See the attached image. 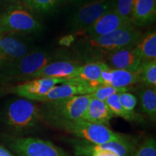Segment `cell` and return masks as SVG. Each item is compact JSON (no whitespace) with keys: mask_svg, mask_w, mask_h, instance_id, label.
<instances>
[{"mask_svg":"<svg viewBox=\"0 0 156 156\" xmlns=\"http://www.w3.org/2000/svg\"><path fill=\"white\" fill-rule=\"evenodd\" d=\"M132 156H156V142L153 137L147 138L140 144Z\"/></svg>","mask_w":156,"mask_h":156,"instance_id":"cell-26","label":"cell"},{"mask_svg":"<svg viewBox=\"0 0 156 156\" xmlns=\"http://www.w3.org/2000/svg\"><path fill=\"white\" fill-rule=\"evenodd\" d=\"M75 80H64L57 78H37L20 83L8 88V93H13L22 98L36 102L37 99L48 92L55 85L73 82Z\"/></svg>","mask_w":156,"mask_h":156,"instance_id":"cell-10","label":"cell"},{"mask_svg":"<svg viewBox=\"0 0 156 156\" xmlns=\"http://www.w3.org/2000/svg\"><path fill=\"white\" fill-rule=\"evenodd\" d=\"M119 102L123 108L130 114H135L134 108L137 104V98L132 93L124 92L119 94Z\"/></svg>","mask_w":156,"mask_h":156,"instance_id":"cell-27","label":"cell"},{"mask_svg":"<svg viewBox=\"0 0 156 156\" xmlns=\"http://www.w3.org/2000/svg\"><path fill=\"white\" fill-rule=\"evenodd\" d=\"M91 1L93 0H58V4H80Z\"/></svg>","mask_w":156,"mask_h":156,"instance_id":"cell-30","label":"cell"},{"mask_svg":"<svg viewBox=\"0 0 156 156\" xmlns=\"http://www.w3.org/2000/svg\"><path fill=\"white\" fill-rule=\"evenodd\" d=\"M64 131L93 145H102L112 141L127 139L129 136L112 131L108 126L80 119L68 124Z\"/></svg>","mask_w":156,"mask_h":156,"instance_id":"cell-6","label":"cell"},{"mask_svg":"<svg viewBox=\"0 0 156 156\" xmlns=\"http://www.w3.org/2000/svg\"><path fill=\"white\" fill-rule=\"evenodd\" d=\"M0 1H1V0H0Z\"/></svg>","mask_w":156,"mask_h":156,"instance_id":"cell-33","label":"cell"},{"mask_svg":"<svg viewBox=\"0 0 156 156\" xmlns=\"http://www.w3.org/2000/svg\"><path fill=\"white\" fill-rule=\"evenodd\" d=\"M95 90V88L87 84L74 80L69 83L55 85L46 94L38 98L36 102L44 103L58 100V99L67 98L76 95H89L91 94Z\"/></svg>","mask_w":156,"mask_h":156,"instance_id":"cell-13","label":"cell"},{"mask_svg":"<svg viewBox=\"0 0 156 156\" xmlns=\"http://www.w3.org/2000/svg\"><path fill=\"white\" fill-rule=\"evenodd\" d=\"M142 37L141 31L133 25L102 36L87 38L85 46L87 50L93 54L107 56L122 48L135 46Z\"/></svg>","mask_w":156,"mask_h":156,"instance_id":"cell-4","label":"cell"},{"mask_svg":"<svg viewBox=\"0 0 156 156\" xmlns=\"http://www.w3.org/2000/svg\"><path fill=\"white\" fill-rule=\"evenodd\" d=\"M129 90V87H116L111 85H100L90 95L94 98L105 101L112 95L128 92Z\"/></svg>","mask_w":156,"mask_h":156,"instance_id":"cell-25","label":"cell"},{"mask_svg":"<svg viewBox=\"0 0 156 156\" xmlns=\"http://www.w3.org/2000/svg\"><path fill=\"white\" fill-rule=\"evenodd\" d=\"M134 47L135 46L122 48L108 54L106 64L112 69L138 71L143 62L136 54Z\"/></svg>","mask_w":156,"mask_h":156,"instance_id":"cell-14","label":"cell"},{"mask_svg":"<svg viewBox=\"0 0 156 156\" xmlns=\"http://www.w3.org/2000/svg\"><path fill=\"white\" fill-rule=\"evenodd\" d=\"M135 51L142 62L156 59V33L155 30L142 36L135 45Z\"/></svg>","mask_w":156,"mask_h":156,"instance_id":"cell-19","label":"cell"},{"mask_svg":"<svg viewBox=\"0 0 156 156\" xmlns=\"http://www.w3.org/2000/svg\"><path fill=\"white\" fill-rule=\"evenodd\" d=\"M134 2V0H115L114 10L122 17L131 19Z\"/></svg>","mask_w":156,"mask_h":156,"instance_id":"cell-28","label":"cell"},{"mask_svg":"<svg viewBox=\"0 0 156 156\" xmlns=\"http://www.w3.org/2000/svg\"><path fill=\"white\" fill-rule=\"evenodd\" d=\"M133 25L131 19L122 17L113 9L103 15L92 25L79 33L85 36V38H90Z\"/></svg>","mask_w":156,"mask_h":156,"instance_id":"cell-11","label":"cell"},{"mask_svg":"<svg viewBox=\"0 0 156 156\" xmlns=\"http://www.w3.org/2000/svg\"><path fill=\"white\" fill-rule=\"evenodd\" d=\"M3 36V35L2 34H1V33H0V39H1L2 38V37Z\"/></svg>","mask_w":156,"mask_h":156,"instance_id":"cell-32","label":"cell"},{"mask_svg":"<svg viewBox=\"0 0 156 156\" xmlns=\"http://www.w3.org/2000/svg\"><path fill=\"white\" fill-rule=\"evenodd\" d=\"M109 67L103 62H92L82 64L75 73L74 80L85 83L93 88L100 86V78L102 72Z\"/></svg>","mask_w":156,"mask_h":156,"instance_id":"cell-18","label":"cell"},{"mask_svg":"<svg viewBox=\"0 0 156 156\" xmlns=\"http://www.w3.org/2000/svg\"><path fill=\"white\" fill-rule=\"evenodd\" d=\"M115 8V0H93L84 4L69 19V27L79 33L92 25L98 19Z\"/></svg>","mask_w":156,"mask_h":156,"instance_id":"cell-8","label":"cell"},{"mask_svg":"<svg viewBox=\"0 0 156 156\" xmlns=\"http://www.w3.org/2000/svg\"><path fill=\"white\" fill-rule=\"evenodd\" d=\"M90 98L89 94L42 103L39 106L41 120L63 129L68 124L82 119Z\"/></svg>","mask_w":156,"mask_h":156,"instance_id":"cell-1","label":"cell"},{"mask_svg":"<svg viewBox=\"0 0 156 156\" xmlns=\"http://www.w3.org/2000/svg\"><path fill=\"white\" fill-rule=\"evenodd\" d=\"M0 156H15L7 148L0 145Z\"/></svg>","mask_w":156,"mask_h":156,"instance_id":"cell-31","label":"cell"},{"mask_svg":"<svg viewBox=\"0 0 156 156\" xmlns=\"http://www.w3.org/2000/svg\"><path fill=\"white\" fill-rule=\"evenodd\" d=\"M3 120L15 134H25L37 127L41 121L39 106L28 99H14L6 106Z\"/></svg>","mask_w":156,"mask_h":156,"instance_id":"cell-2","label":"cell"},{"mask_svg":"<svg viewBox=\"0 0 156 156\" xmlns=\"http://www.w3.org/2000/svg\"><path fill=\"white\" fill-rule=\"evenodd\" d=\"M5 141L18 156H69L52 142L39 138L7 136Z\"/></svg>","mask_w":156,"mask_h":156,"instance_id":"cell-7","label":"cell"},{"mask_svg":"<svg viewBox=\"0 0 156 156\" xmlns=\"http://www.w3.org/2000/svg\"><path fill=\"white\" fill-rule=\"evenodd\" d=\"M31 45L20 35H4L0 39V69L32 51Z\"/></svg>","mask_w":156,"mask_h":156,"instance_id":"cell-9","label":"cell"},{"mask_svg":"<svg viewBox=\"0 0 156 156\" xmlns=\"http://www.w3.org/2000/svg\"><path fill=\"white\" fill-rule=\"evenodd\" d=\"M75 41V36L74 34H69L67 36H64L62 37L58 40V44L61 46H64V47H69L73 44Z\"/></svg>","mask_w":156,"mask_h":156,"instance_id":"cell-29","label":"cell"},{"mask_svg":"<svg viewBox=\"0 0 156 156\" xmlns=\"http://www.w3.org/2000/svg\"><path fill=\"white\" fill-rule=\"evenodd\" d=\"M140 83L145 87L156 88V59L143 62L139 68Z\"/></svg>","mask_w":156,"mask_h":156,"instance_id":"cell-22","label":"cell"},{"mask_svg":"<svg viewBox=\"0 0 156 156\" xmlns=\"http://www.w3.org/2000/svg\"><path fill=\"white\" fill-rule=\"evenodd\" d=\"M59 56L46 51L33 50L15 63L0 69V84L28 81L33 74Z\"/></svg>","mask_w":156,"mask_h":156,"instance_id":"cell-3","label":"cell"},{"mask_svg":"<svg viewBox=\"0 0 156 156\" xmlns=\"http://www.w3.org/2000/svg\"><path fill=\"white\" fill-rule=\"evenodd\" d=\"M25 5L38 13H47L55 8L58 0H23Z\"/></svg>","mask_w":156,"mask_h":156,"instance_id":"cell-24","label":"cell"},{"mask_svg":"<svg viewBox=\"0 0 156 156\" xmlns=\"http://www.w3.org/2000/svg\"><path fill=\"white\" fill-rule=\"evenodd\" d=\"M73 147L77 156H119L113 152L96 149L92 144L83 140L73 141Z\"/></svg>","mask_w":156,"mask_h":156,"instance_id":"cell-21","label":"cell"},{"mask_svg":"<svg viewBox=\"0 0 156 156\" xmlns=\"http://www.w3.org/2000/svg\"><path fill=\"white\" fill-rule=\"evenodd\" d=\"M105 103L108 106L111 112L114 114V116H116L124 119L128 122H139L141 121L140 116L138 114H132L126 112L123 108L121 105L119 99V94L112 95L105 101Z\"/></svg>","mask_w":156,"mask_h":156,"instance_id":"cell-23","label":"cell"},{"mask_svg":"<svg viewBox=\"0 0 156 156\" xmlns=\"http://www.w3.org/2000/svg\"><path fill=\"white\" fill-rule=\"evenodd\" d=\"M140 109L153 122L156 121V88L145 87L138 92Z\"/></svg>","mask_w":156,"mask_h":156,"instance_id":"cell-20","label":"cell"},{"mask_svg":"<svg viewBox=\"0 0 156 156\" xmlns=\"http://www.w3.org/2000/svg\"><path fill=\"white\" fill-rule=\"evenodd\" d=\"M81 65V62L78 61L60 60L52 62L33 74L28 80L44 77L74 80L76 72Z\"/></svg>","mask_w":156,"mask_h":156,"instance_id":"cell-12","label":"cell"},{"mask_svg":"<svg viewBox=\"0 0 156 156\" xmlns=\"http://www.w3.org/2000/svg\"><path fill=\"white\" fill-rule=\"evenodd\" d=\"M139 83H140L139 70L131 72L108 67L102 72L100 78L101 85H111L116 87H128Z\"/></svg>","mask_w":156,"mask_h":156,"instance_id":"cell-15","label":"cell"},{"mask_svg":"<svg viewBox=\"0 0 156 156\" xmlns=\"http://www.w3.org/2000/svg\"><path fill=\"white\" fill-rule=\"evenodd\" d=\"M156 0H134L131 14L134 26L142 27L155 22Z\"/></svg>","mask_w":156,"mask_h":156,"instance_id":"cell-16","label":"cell"},{"mask_svg":"<svg viewBox=\"0 0 156 156\" xmlns=\"http://www.w3.org/2000/svg\"><path fill=\"white\" fill-rule=\"evenodd\" d=\"M105 101L91 97L82 119L93 124L108 126L109 122L114 117Z\"/></svg>","mask_w":156,"mask_h":156,"instance_id":"cell-17","label":"cell"},{"mask_svg":"<svg viewBox=\"0 0 156 156\" xmlns=\"http://www.w3.org/2000/svg\"><path fill=\"white\" fill-rule=\"evenodd\" d=\"M42 29L41 23L23 6H9L0 14V33L3 35L28 34Z\"/></svg>","mask_w":156,"mask_h":156,"instance_id":"cell-5","label":"cell"}]
</instances>
